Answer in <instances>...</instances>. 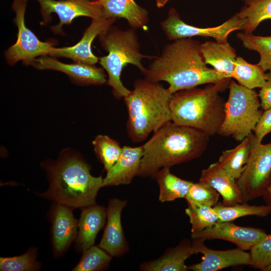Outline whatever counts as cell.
<instances>
[{
    "label": "cell",
    "instance_id": "cell-36",
    "mask_svg": "<svg viewBox=\"0 0 271 271\" xmlns=\"http://www.w3.org/2000/svg\"><path fill=\"white\" fill-rule=\"evenodd\" d=\"M254 134L260 142L271 132V107L264 110L254 130Z\"/></svg>",
    "mask_w": 271,
    "mask_h": 271
},
{
    "label": "cell",
    "instance_id": "cell-26",
    "mask_svg": "<svg viewBox=\"0 0 271 271\" xmlns=\"http://www.w3.org/2000/svg\"><path fill=\"white\" fill-rule=\"evenodd\" d=\"M240 85L250 89L260 88L264 86L267 75L263 68L257 64L248 63L241 57H237L232 74Z\"/></svg>",
    "mask_w": 271,
    "mask_h": 271
},
{
    "label": "cell",
    "instance_id": "cell-25",
    "mask_svg": "<svg viewBox=\"0 0 271 271\" xmlns=\"http://www.w3.org/2000/svg\"><path fill=\"white\" fill-rule=\"evenodd\" d=\"M250 148L251 140L249 135L235 148L223 151L217 163L228 174L237 180L244 170Z\"/></svg>",
    "mask_w": 271,
    "mask_h": 271
},
{
    "label": "cell",
    "instance_id": "cell-13",
    "mask_svg": "<svg viewBox=\"0 0 271 271\" xmlns=\"http://www.w3.org/2000/svg\"><path fill=\"white\" fill-rule=\"evenodd\" d=\"M115 18L92 19L90 25L83 33L81 40L75 45L70 47L49 49L48 55L54 58H66L75 63L95 65L98 62L99 58L91 51L93 40L115 22Z\"/></svg>",
    "mask_w": 271,
    "mask_h": 271
},
{
    "label": "cell",
    "instance_id": "cell-23",
    "mask_svg": "<svg viewBox=\"0 0 271 271\" xmlns=\"http://www.w3.org/2000/svg\"><path fill=\"white\" fill-rule=\"evenodd\" d=\"M200 51L206 64L229 78L236 60L235 49L227 41H206L200 44Z\"/></svg>",
    "mask_w": 271,
    "mask_h": 271
},
{
    "label": "cell",
    "instance_id": "cell-9",
    "mask_svg": "<svg viewBox=\"0 0 271 271\" xmlns=\"http://www.w3.org/2000/svg\"><path fill=\"white\" fill-rule=\"evenodd\" d=\"M28 0H13L12 10L15 13L14 23L17 27V39L16 43L4 52L6 62L10 66L22 61L26 65H30L35 58L48 55L50 48L55 45L54 42L40 41L25 22V15Z\"/></svg>",
    "mask_w": 271,
    "mask_h": 271
},
{
    "label": "cell",
    "instance_id": "cell-21",
    "mask_svg": "<svg viewBox=\"0 0 271 271\" xmlns=\"http://www.w3.org/2000/svg\"><path fill=\"white\" fill-rule=\"evenodd\" d=\"M105 18L124 19L134 29L146 30L149 23V12L134 0H97Z\"/></svg>",
    "mask_w": 271,
    "mask_h": 271
},
{
    "label": "cell",
    "instance_id": "cell-19",
    "mask_svg": "<svg viewBox=\"0 0 271 271\" xmlns=\"http://www.w3.org/2000/svg\"><path fill=\"white\" fill-rule=\"evenodd\" d=\"M199 253L197 240L184 239L176 246L167 249L159 258L143 262V271H187L185 261L194 254Z\"/></svg>",
    "mask_w": 271,
    "mask_h": 271
},
{
    "label": "cell",
    "instance_id": "cell-10",
    "mask_svg": "<svg viewBox=\"0 0 271 271\" xmlns=\"http://www.w3.org/2000/svg\"><path fill=\"white\" fill-rule=\"evenodd\" d=\"M247 20L241 18L237 13L221 25L209 28H199L186 24L174 8L169 9L166 18L160 23L167 38L174 41L194 36L212 37L216 41H227L229 35L236 30H244Z\"/></svg>",
    "mask_w": 271,
    "mask_h": 271
},
{
    "label": "cell",
    "instance_id": "cell-8",
    "mask_svg": "<svg viewBox=\"0 0 271 271\" xmlns=\"http://www.w3.org/2000/svg\"><path fill=\"white\" fill-rule=\"evenodd\" d=\"M247 161L236 180L243 198L247 203L262 197L271 182V142L263 144L252 132Z\"/></svg>",
    "mask_w": 271,
    "mask_h": 271
},
{
    "label": "cell",
    "instance_id": "cell-35",
    "mask_svg": "<svg viewBox=\"0 0 271 271\" xmlns=\"http://www.w3.org/2000/svg\"><path fill=\"white\" fill-rule=\"evenodd\" d=\"M251 266L262 270L271 263V234L255 243L250 249Z\"/></svg>",
    "mask_w": 271,
    "mask_h": 271
},
{
    "label": "cell",
    "instance_id": "cell-27",
    "mask_svg": "<svg viewBox=\"0 0 271 271\" xmlns=\"http://www.w3.org/2000/svg\"><path fill=\"white\" fill-rule=\"evenodd\" d=\"M225 205L218 203L213 208L218 216V222H232L246 216L265 217L271 214V208L265 205H250L247 203Z\"/></svg>",
    "mask_w": 271,
    "mask_h": 271
},
{
    "label": "cell",
    "instance_id": "cell-16",
    "mask_svg": "<svg viewBox=\"0 0 271 271\" xmlns=\"http://www.w3.org/2000/svg\"><path fill=\"white\" fill-rule=\"evenodd\" d=\"M126 204V200L112 198L106 209V224L98 246L112 257H120L128 250L121 221V212Z\"/></svg>",
    "mask_w": 271,
    "mask_h": 271
},
{
    "label": "cell",
    "instance_id": "cell-41",
    "mask_svg": "<svg viewBox=\"0 0 271 271\" xmlns=\"http://www.w3.org/2000/svg\"><path fill=\"white\" fill-rule=\"evenodd\" d=\"M90 1H96L97 0H90Z\"/></svg>",
    "mask_w": 271,
    "mask_h": 271
},
{
    "label": "cell",
    "instance_id": "cell-39",
    "mask_svg": "<svg viewBox=\"0 0 271 271\" xmlns=\"http://www.w3.org/2000/svg\"><path fill=\"white\" fill-rule=\"evenodd\" d=\"M170 0H155L156 6L158 8L164 7Z\"/></svg>",
    "mask_w": 271,
    "mask_h": 271
},
{
    "label": "cell",
    "instance_id": "cell-4",
    "mask_svg": "<svg viewBox=\"0 0 271 271\" xmlns=\"http://www.w3.org/2000/svg\"><path fill=\"white\" fill-rule=\"evenodd\" d=\"M230 78L172 94L170 107L174 123L198 129L208 136L216 133L223 121L225 105L219 93L228 87Z\"/></svg>",
    "mask_w": 271,
    "mask_h": 271
},
{
    "label": "cell",
    "instance_id": "cell-17",
    "mask_svg": "<svg viewBox=\"0 0 271 271\" xmlns=\"http://www.w3.org/2000/svg\"><path fill=\"white\" fill-rule=\"evenodd\" d=\"M199 253L203 254L201 262L188 266L194 271H217L240 265H251L250 253L238 247L225 250H214L207 247L204 240L197 239Z\"/></svg>",
    "mask_w": 271,
    "mask_h": 271
},
{
    "label": "cell",
    "instance_id": "cell-1",
    "mask_svg": "<svg viewBox=\"0 0 271 271\" xmlns=\"http://www.w3.org/2000/svg\"><path fill=\"white\" fill-rule=\"evenodd\" d=\"M41 167L46 174L48 188L37 195L74 209L96 204L103 178L91 175L90 166L78 152L64 149L56 160H45Z\"/></svg>",
    "mask_w": 271,
    "mask_h": 271
},
{
    "label": "cell",
    "instance_id": "cell-24",
    "mask_svg": "<svg viewBox=\"0 0 271 271\" xmlns=\"http://www.w3.org/2000/svg\"><path fill=\"white\" fill-rule=\"evenodd\" d=\"M155 178L159 187V200L162 202L185 198L193 183L173 174L169 167H164L159 170Z\"/></svg>",
    "mask_w": 271,
    "mask_h": 271
},
{
    "label": "cell",
    "instance_id": "cell-30",
    "mask_svg": "<svg viewBox=\"0 0 271 271\" xmlns=\"http://www.w3.org/2000/svg\"><path fill=\"white\" fill-rule=\"evenodd\" d=\"M236 37L242 42L244 47L259 53L260 59L257 64L265 72L268 70L271 72V36H256L240 32Z\"/></svg>",
    "mask_w": 271,
    "mask_h": 271
},
{
    "label": "cell",
    "instance_id": "cell-14",
    "mask_svg": "<svg viewBox=\"0 0 271 271\" xmlns=\"http://www.w3.org/2000/svg\"><path fill=\"white\" fill-rule=\"evenodd\" d=\"M40 70H51L66 74L73 83L78 85H101L107 79L103 68L95 65L75 63L65 64L48 55L35 58L30 65Z\"/></svg>",
    "mask_w": 271,
    "mask_h": 271
},
{
    "label": "cell",
    "instance_id": "cell-32",
    "mask_svg": "<svg viewBox=\"0 0 271 271\" xmlns=\"http://www.w3.org/2000/svg\"><path fill=\"white\" fill-rule=\"evenodd\" d=\"M112 256L99 246L93 245L82 252L72 271H100L109 267Z\"/></svg>",
    "mask_w": 271,
    "mask_h": 271
},
{
    "label": "cell",
    "instance_id": "cell-5",
    "mask_svg": "<svg viewBox=\"0 0 271 271\" xmlns=\"http://www.w3.org/2000/svg\"><path fill=\"white\" fill-rule=\"evenodd\" d=\"M172 94L158 82L138 79L123 99L128 112L126 128L133 142L145 141L165 123L172 121L170 103Z\"/></svg>",
    "mask_w": 271,
    "mask_h": 271
},
{
    "label": "cell",
    "instance_id": "cell-11",
    "mask_svg": "<svg viewBox=\"0 0 271 271\" xmlns=\"http://www.w3.org/2000/svg\"><path fill=\"white\" fill-rule=\"evenodd\" d=\"M36 1L40 5L42 25H46L51 22L52 13L58 16L59 23L50 28L56 34L63 35V25L70 24L78 17L85 16L91 19L104 18L100 5L90 0Z\"/></svg>",
    "mask_w": 271,
    "mask_h": 271
},
{
    "label": "cell",
    "instance_id": "cell-29",
    "mask_svg": "<svg viewBox=\"0 0 271 271\" xmlns=\"http://www.w3.org/2000/svg\"><path fill=\"white\" fill-rule=\"evenodd\" d=\"M92 144L97 158L107 171L118 159L122 148L116 141L103 134L96 136Z\"/></svg>",
    "mask_w": 271,
    "mask_h": 271
},
{
    "label": "cell",
    "instance_id": "cell-7",
    "mask_svg": "<svg viewBox=\"0 0 271 271\" xmlns=\"http://www.w3.org/2000/svg\"><path fill=\"white\" fill-rule=\"evenodd\" d=\"M228 88L224 118L217 134L240 142L254 131L263 111L259 109V98L254 89L233 80L230 81Z\"/></svg>",
    "mask_w": 271,
    "mask_h": 271
},
{
    "label": "cell",
    "instance_id": "cell-28",
    "mask_svg": "<svg viewBox=\"0 0 271 271\" xmlns=\"http://www.w3.org/2000/svg\"><path fill=\"white\" fill-rule=\"evenodd\" d=\"M242 1L244 6L237 14L241 18L247 20L244 33L252 34L261 22L271 20V0Z\"/></svg>",
    "mask_w": 271,
    "mask_h": 271
},
{
    "label": "cell",
    "instance_id": "cell-12",
    "mask_svg": "<svg viewBox=\"0 0 271 271\" xmlns=\"http://www.w3.org/2000/svg\"><path fill=\"white\" fill-rule=\"evenodd\" d=\"M74 209L52 202L48 212L51 223L50 242L55 258L62 257L75 241L78 232V221Z\"/></svg>",
    "mask_w": 271,
    "mask_h": 271
},
{
    "label": "cell",
    "instance_id": "cell-3",
    "mask_svg": "<svg viewBox=\"0 0 271 271\" xmlns=\"http://www.w3.org/2000/svg\"><path fill=\"white\" fill-rule=\"evenodd\" d=\"M209 136L191 127L169 121L154 132L145 144L138 176L155 178L164 167L186 163L205 152Z\"/></svg>",
    "mask_w": 271,
    "mask_h": 271
},
{
    "label": "cell",
    "instance_id": "cell-31",
    "mask_svg": "<svg viewBox=\"0 0 271 271\" xmlns=\"http://www.w3.org/2000/svg\"><path fill=\"white\" fill-rule=\"evenodd\" d=\"M38 248L31 247L23 254L12 257H0L1 271H37L42 264L37 260Z\"/></svg>",
    "mask_w": 271,
    "mask_h": 271
},
{
    "label": "cell",
    "instance_id": "cell-15",
    "mask_svg": "<svg viewBox=\"0 0 271 271\" xmlns=\"http://www.w3.org/2000/svg\"><path fill=\"white\" fill-rule=\"evenodd\" d=\"M259 228L243 227L232 222H218L212 226L191 234L192 239H218L231 242L243 250H250L257 242L267 235Z\"/></svg>",
    "mask_w": 271,
    "mask_h": 271
},
{
    "label": "cell",
    "instance_id": "cell-37",
    "mask_svg": "<svg viewBox=\"0 0 271 271\" xmlns=\"http://www.w3.org/2000/svg\"><path fill=\"white\" fill-rule=\"evenodd\" d=\"M267 80L258 93L262 109L265 110L271 107V72L266 73Z\"/></svg>",
    "mask_w": 271,
    "mask_h": 271
},
{
    "label": "cell",
    "instance_id": "cell-38",
    "mask_svg": "<svg viewBox=\"0 0 271 271\" xmlns=\"http://www.w3.org/2000/svg\"><path fill=\"white\" fill-rule=\"evenodd\" d=\"M262 197L266 205L271 208V182L266 188Z\"/></svg>",
    "mask_w": 271,
    "mask_h": 271
},
{
    "label": "cell",
    "instance_id": "cell-6",
    "mask_svg": "<svg viewBox=\"0 0 271 271\" xmlns=\"http://www.w3.org/2000/svg\"><path fill=\"white\" fill-rule=\"evenodd\" d=\"M98 40L102 48L108 52L107 56L99 58L98 61L107 72V84L111 87L116 99H123L130 90L121 81L122 71L127 64H130L145 74L147 68L142 60L148 56L141 52L138 37L132 28L122 30L113 25L99 35Z\"/></svg>",
    "mask_w": 271,
    "mask_h": 271
},
{
    "label": "cell",
    "instance_id": "cell-33",
    "mask_svg": "<svg viewBox=\"0 0 271 271\" xmlns=\"http://www.w3.org/2000/svg\"><path fill=\"white\" fill-rule=\"evenodd\" d=\"M185 213L191 224V234L210 227L218 222V216L213 207L188 205Z\"/></svg>",
    "mask_w": 271,
    "mask_h": 271
},
{
    "label": "cell",
    "instance_id": "cell-40",
    "mask_svg": "<svg viewBox=\"0 0 271 271\" xmlns=\"http://www.w3.org/2000/svg\"><path fill=\"white\" fill-rule=\"evenodd\" d=\"M263 271H271V263L266 266L263 270Z\"/></svg>",
    "mask_w": 271,
    "mask_h": 271
},
{
    "label": "cell",
    "instance_id": "cell-34",
    "mask_svg": "<svg viewBox=\"0 0 271 271\" xmlns=\"http://www.w3.org/2000/svg\"><path fill=\"white\" fill-rule=\"evenodd\" d=\"M219 195L209 184L199 181L193 183L185 198L188 205L213 207L218 203Z\"/></svg>",
    "mask_w": 271,
    "mask_h": 271
},
{
    "label": "cell",
    "instance_id": "cell-20",
    "mask_svg": "<svg viewBox=\"0 0 271 271\" xmlns=\"http://www.w3.org/2000/svg\"><path fill=\"white\" fill-rule=\"evenodd\" d=\"M81 210L74 241V248L78 253L94 245L96 236L104 226L106 219V208L96 203Z\"/></svg>",
    "mask_w": 271,
    "mask_h": 271
},
{
    "label": "cell",
    "instance_id": "cell-18",
    "mask_svg": "<svg viewBox=\"0 0 271 271\" xmlns=\"http://www.w3.org/2000/svg\"><path fill=\"white\" fill-rule=\"evenodd\" d=\"M143 153V145L122 147L118 159L103 178V187L129 184L138 175Z\"/></svg>",
    "mask_w": 271,
    "mask_h": 271
},
{
    "label": "cell",
    "instance_id": "cell-2",
    "mask_svg": "<svg viewBox=\"0 0 271 271\" xmlns=\"http://www.w3.org/2000/svg\"><path fill=\"white\" fill-rule=\"evenodd\" d=\"M199 41L185 38L164 46L147 68L145 78L169 84L173 94L178 91L229 79L225 75L207 66L200 51Z\"/></svg>",
    "mask_w": 271,
    "mask_h": 271
},
{
    "label": "cell",
    "instance_id": "cell-22",
    "mask_svg": "<svg viewBox=\"0 0 271 271\" xmlns=\"http://www.w3.org/2000/svg\"><path fill=\"white\" fill-rule=\"evenodd\" d=\"M199 181L212 186L222 198L225 205L243 203V198L236 180L228 174L217 162L203 169Z\"/></svg>",
    "mask_w": 271,
    "mask_h": 271
}]
</instances>
